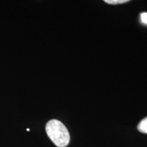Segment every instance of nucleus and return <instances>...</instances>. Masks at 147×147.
Returning <instances> with one entry per match:
<instances>
[{"instance_id": "1", "label": "nucleus", "mask_w": 147, "mask_h": 147, "mask_svg": "<svg viewBox=\"0 0 147 147\" xmlns=\"http://www.w3.org/2000/svg\"><path fill=\"white\" fill-rule=\"evenodd\" d=\"M46 131L52 142L58 147H65L69 144L70 136L66 127L56 119L49 121L46 125Z\"/></svg>"}, {"instance_id": "2", "label": "nucleus", "mask_w": 147, "mask_h": 147, "mask_svg": "<svg viewBox=\"0 0 147 147\" xmlns=\"http://www.w3.org/2000/svg\"><path fill=\"white\" fill-rule=\"evenodd\" d=\"M138 129L144 134H147V117L140 121L138 125Z\"/></svg>"}, {"instance_id": "3", "label": "nucleus", "mask_w": 147, "mask_h": 147, "mask_svg": "<svg viewBox=\"0 0 147 147\" xmlns=\"http://www.w3.org/2000/svg\"><path fill=\"white\" fill-rule=\"evenodd\" d=\"M106 3L108 4H119V3H124L128 2V0H105Z\"/></svg>"}, {"instance_id": "4", "label": "nucleus", "mask_w": 147, "mask_h": 147, "mask_svg": "<svg viewBox=\"0 0 147 147\" xmlns=\"http://www.w3.org/2000/svg\"><path fill=\"white\" fill-rule=\"evenodd\" d=\"M141 20H142V23H144L147 25V13L146 12H144V13H142L140 15Z\"/></svg>"}]
</instances>
